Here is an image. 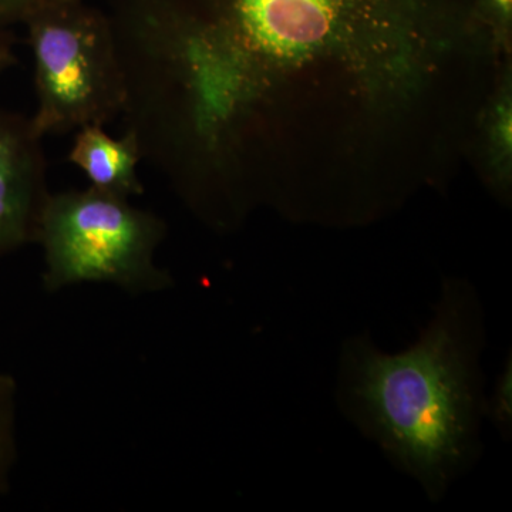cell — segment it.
Returning <instances> with one entry per match:
<instances>
[{"mask_svg": "<svg viewBox=\"0 0 512 512\" xmlns=\"http://www.w3.org/2000/svg\"><path fill=\"white\" fill-rule=\"evenodd\" d=\"M480 349L474 293L453 284L444 288L430 325L404 352H380L367 336L343 349L346 413L434 500L478 451L485 403Z\"/></svg>", "mask_w": 512, "mask_h": 512, "instance_id": "cell-1", "label": "cell"}, {"mask_svg": "<svg viewBox=\"0 0 512 512\" xmlns=\"http://www.w3.org/2000/svg\"><path fill=\"white\" fill-rule=\"evenodd\" d=\"M165 222L128 198L89 187L50 194L40 218L46 292L107 284L130 295L165 291L173 276L156 262Z\"/></svg>", "mask_w": 512, "mask_h": 512, "instance_id": "cell-2", "label": "cell"}, {"mask_svg": "<svg viewBox=\"0 0 512 512\" xmlns=\"http://www.w3.org/2000/svg\"><path fill=\"white\" fill-rule=\"evenodd\" d=\"M35 64L40 136L106 126L123 114L126 86L109 18L82 2L26 22Z\"/></svg>", "mask_w": 512, "mask_h": 512, "instance_id": "cell-3", "label": "cell"}, {"mask_svg": "<svg viewBox=\"0 0 512 512\" xmlns=\"http://www.w3.org/2000/svg\"><path fill=\"white\" fill-rule=\"evenodd\" d=\"M421 0H229L227 13L256 62L363 30L409 26Z\"/></svg>", "mask_w": 512, "mask_h": 512, "instance_id": "cell-4", "label": "cell"}, {"mask_svg": "<svg viewBox=\"0 0 512 512\" xmlns=\"http://www.w3.org/2000/svg\"><path fill=\"white\" fill-rule=\"evenodd\" d=\"M42 138L32 119L0 111V254L36 242L52 194Z\"/></svg>", "mask_w": 512, "mask_h": 512, "instance_id": "cell-5", "label": "cell"}, {"mask_svg": "<svg viewBox=\"0 0 512 512\" xmlns=\"http://www.w3.org/2000/svg\"><path fill=\"white\" fill-rule=\"evenodd\" d=\"M143 160L133 131L126 130L123 137L114 138L103 126L79 128L69 153L70 163L83 171L90 187L128 200L144 192L137 171Z\"/></svg>", "mask_w": 512, "mask_h": 512, "instance_id": "cell-6", "label": "cell"}, {"mask_svg": "<svg viewBox=\"0 0 512 512\" xmlns=\"http://www.w3.org/2000/svg\"><path fill=\"white\" fill-rule=\"evenodd\" d=\"M16 399L18 384L0 373V497L9 487V477L16 461Z\"/></svg>", "mask_w": 512, "mask_h": 512, "instance_id": "cell-7", "label": "cell"}, {"mask_svg": "<svg viewBox=\"0 0 512 512\" xmlns=\"http://www.w3.org/2000/svg\"><path fill=\"white\" fill-rule=\"evenodd\" d=\"M484 414L493 421L504 437H510L512 430V360L505 362L503 373L498 377L491 400L484 403Z\"/></svg>", "mask_w": 512, "mask_h": 512, "instance_id": "cell-8", "label": "cell"}, {"mask_svg": "<svg viewBox=\"0 0 512 512\" xmlns=\"http://www.w3.org/2000/svg\"><path fill=\"white\" fill-rule=\"evenodd\" d=\"M74 2H82V0H0V22H9V20L28 22L33 16L45 10Z\"/></svg>", "mask_w": 512, "mask_h": 512, "instance_id": "cell-9", "label": "cell"}, {"mask_svg": "<svg viewBox=\"0 0 512 512\" xmlns=\"http://www.w3.org/2000/svg\"><path fill=\"white\" fill-rule=\"evenodd\" d=\"M485 13L500 25H508L512 16V0H478Z\"/></svg>", "mask_w": 512, "mask_h": 512, "instance_id": "cell-10", "label": "cell"}, {"mask_svg": "<svg viewBox=\"0 0 512 512\" xmlns=\"http://www.w3.org/2000/svg\"><path fill=\"white\" fill-rule=\"evenodd\" d=\"M13 62V57L10 55L8 46L3 42L2 37H0V72H2L5 67H8L10 63Z\"/></svg>", "mask_w": 512, "mask_h": 512, "instance_id": "cell-11", "label": "cell"}]
</instances>
